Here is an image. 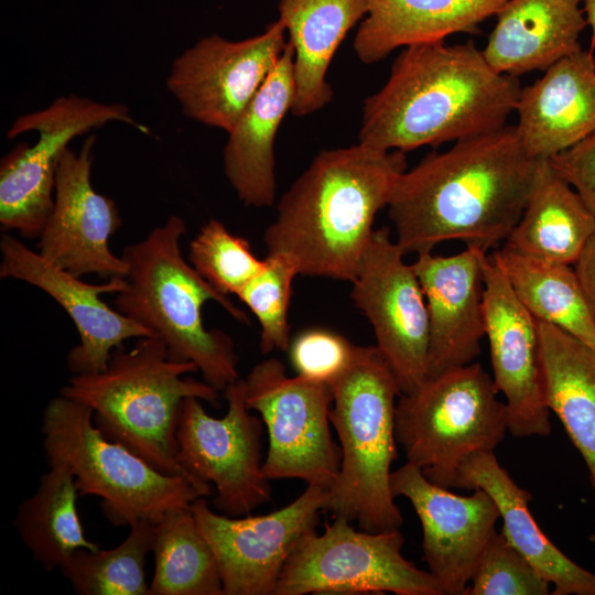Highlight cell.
<instances>
[{
    "label": "cell",
    "mask_w": 595,
    "mask_h": 595,
    "mask_svg": "<svg viewBox=\"0 0 595 595\" xmlns=\"http://www.w3.org/2000/svg\"><path fill=\"white\" fill-rule=\"evenodd\" d=\"M539 163L515 126L429 153L392 190L387 208L396 242L404 255L432 252L447 240L498 249L521 217Z\"/></svg>",
    "instance_id": "6da1fadb"
},
{
    "label": "cell",
    "mask_w": 595,
    "mask_h": 595,
    "mask_svg": "<svg viewBox=\"0 0 595 595\" xmlns=\"http://www.w3.org/2000/svg\"><path fill=\"white\" fill-rule=\"evenodd\" d=\"M521 88L473 41L403 47L385 85L364 101L358 143L405 153L498 130Z\"/></svg>",
    "instance_id": "7a4b0ae2"
},
{
    "label": "cell",
    "mask_w": 595,
    "mask_h": 595,
    "mask_svg": "<svg viewBox=\"0 0 595 595\" xmlns=\"http://www.w3.org/2000/svg\"><path fill=\"white\" fill-rule=\"evenodd\" d=\"M407 166L404 152L360 143L321 151L281 196L263 234L267 255L301 275L351 282Z\"/></svg>",
    "instance_id": "3957f363"
},
{
    "label": "cell",
    "mask_w": 595,
    "mask_h": 595,
    "mask_svg": "<svg viewBox=\"0 0 595 595\" xmlns=\"http://www.w3.org/2000/svg\"><path fill=\"white\" fill-rule=\"evenodd\" d=\"M185 234L183 218L171 215L143 239L126 246L121 255L128 267L126 284L113 304L160 338L171 358L195 364L205 382L224 391L240 379L239 357L230 336L205 327L203 306L217 302L246 325L249 317L184 258L181 240Z\"/></svg>",
    "instance_id": "277c9868"
},
{
    "label": "cell",
    "mask_w": 595,
    "mask_h": 595,
    "mask_svg": "<svg viewBox=\"0 0 595 595\" xmlns=\"http://www.w3.org/2000/svg\"><path fill=\"white\" fill-rule=\"evenodd\" d=\"M195 371V364L171 358L160 338L142 337L130 349L123 345L113 349L104 370L74 374L60 394L90 408L95 425L107 439L156 470L201 482L177 458L178 413L190 397L217 405L219 391L187 377Z\"/></svg>",
    "instance_id": "5b68a950"
},
{
    "label": "cell",
    "mask_w": 595,
    "mask_h": 595,
    "mask_svg": "<svg viewBox=\"0 0 595 595\" xmlns=\"http://www.w3.org/2000/svg\"><path fill=\"white\" fill-rule=\"evenodd\" d=\"M329 411L340 448V467L325 511L371 532L400 530L403 517L391 490L398 457L396 405L401 391L376 346H357L355 357L331 385Z\"/></svg>",
    "instance_id": "8992f818"
},
{
    "label": "cell",
    "mask_w": 595,
    "mask_h": 595,
    "mask_svg": "<svg viewBox=\"0 0 595 595\" xmlns=\"http://www.w3.org/2000/svg\"><path fill=\"white\" fill-rule=\"evenodd\" d=\"M41 432L47 463L65 462L79 495L98 497L115 526L139 519L155 522L171 510L188 508L212 495L209 484L165 475L107 439L95 425L90 408L60 393L43 411Z\"/></svg>",
    "instance_id": "52a82bcc"
},
{
    "label": "cell",
    "mask_w": 595,
    "mask_h": 595,
    "mask_svg": "<svg viewBox=\"0 0 595 595\" xmlns=\"http://www.w3.org/2000/svg\"><path fill=\"white\" fill-rule=\"evenodd\" d=\"M498 394L493 377L475 361L400 394L396 439L407 462L440 485L464 457L494 452L508 432V409Z\"/></svg>",
    "instance_id": "ba28073f"
},
{
    "label": "cell",
    "mask_w": 595,
    "mask_h": 595,
    "mask_svg": "<svg viewBox=\"0 0 595 595\" xmlns=\"http://www.w3.org/2000/svg\"><path fill=\"white\" fill-rule=\"evenodd\" d=\"M400 530H356L345 518L305 532L288 558L273 595H445L430 573L402 555Z\"/></svg>",
    "instance_id": "9c48e42d"
},
{
    "label": "cell",
    "mask_w": 595,
    "mask_h": 595,
    "mask_svg": "<svg viewBox=\"0 0 595 595\" xmlns=\"http://www.w3.org/2000/svg\"><path fill=\"white\" fill-rule=\"evenodd\" d=\"M109 122L130 125L142 132L122 104H104L77 95L61 96L41 110L18 117L7 132L13 139L36 131L33 145L17 144L0 162V225L26 239L39 238L54 204L58 163L69 142Z\"/></svg>",
    "instance_id": "30bf717a"
},
{
    "label": "cell",
    "mask_w": 595,
    "mask_h": 595,
    "mask_svg": "<svg viewBox=\"0 0 595 595\" xmlns=\"http://www.w3.org/2000/svg\"><path fill=\"white\" fill-rule=\"evenodd\" d=\"M244 385L246 404L268 433L264 476L296 478L329 490L340 467V448L331 434V386L289 377L274 357L253 366Z\"/></svg>",
    "instance_id": "8fae6325"
},
{
    "label": "cell",
    "mask_w": 595,
    "mask_h": 595,
    "mask_svg": "<svg viewBox=\"0 0 595 595\" xmlns=\"http://www.w3.org/2000/svg\"><path fill=\"white\" fill-rule=\"evenodd\" d=\"M224 393L228 409L223 418L209 415L198 398L184 399L177 458L191 476L215 486L217 512L241 517L271 499L270 479L262 472L263 422L246 404L244 379Z\"/></svg>",
    "instance_id": "7c38bea8"
},
{
    "label": "cell",
    "mask_w": 595,
    "mask_h": 595,
    "mask_svg": "<svg viewBox=\"0 0 595 595\" xmlns=\"http://www.w3.org/2000/svg\"><path fill=\"white\" fill-rule=\"evenodd\" d=\"M404 256L388 227L375 229L350 282V298L368 318L401 394L428 378L430 339L424 293Z\"/></svg>",
    "instance_id": "4fadbf2b"
},
{
    "label": "cell",
    "mask_w": 595,
    "mask_h": 595,
    "mask_svg": "<svg viewBox=\"0 0 595 595\" xmlns=\"http://www.w3.org/2000/svg\"><path fill=\"white\" fill-rule=\"evenodd\" d=\"M286 45L279 20L240 41L205 36L173 60L166 87L187 118L229 132Z\"/></svg>",
    "instance_id": "5bb4252c"
},
{
    "label": "cell",
    "mask_w": 595,
    "mask_h": 595,
    "mask_svg": "<svg viewBox=\"0 0 595 595\" xmlns=\"http://www.w3.org/2000/svg\"><path fill=\"white\" fill-rule=\"evenodd\" d=\"M328 490L307 485L291 504L262 516L229 517L213 511L205 497L191 505L210 545L223 595H273L281 571L301 537L316 528Z\"/></svg>",
    "instance_id": "9a60e30c"
},
{
    "label": "cell",
    "mask_w": 595,
    "mask_h": 595,
    "mask_svg": "<svg viewBox=\"0 0 595 595\" xmlns=\"http://www.w3.org/2000/svg\"><path fill=\"white\" fill-rule=\"evenodd\" d=\"M95 143L96 137L89 136L78 152L68 148L62 155L54 204L39 236L37 252L76 277H125L127 263L109 246L122 225L119 209L91 184Z\"/></svg>",
    "instance_id": "2e32d148"
},
{
    "label": "cell",
    "mask_w": 595,
    "mask_h": 595,
    "mask_svg": "<svg viewBox=\"0 0 595 595\" xmlns=\"http://www.w3.org/2000/svg\"><path fill=\"white\" fill-rule=\"evenodd\" d=\"M391 490L407 498L422 527L423 559L445 595H466L500 512L483 489L459 496L407 462L391 473Z\"/></svg>",
    "instance_id": "e0dca14e"
},
{
    "label": "cell",
    "mask_w": 595,
    "mask_h": 595,
    "mask_svg": "<svg viewBox=\"0 0 595 595\" xmlns=\"http://www.w3.org/2000/svg\"><path fill=\"white\" fill-rule=\"evenodd\" d=\"M0 278L33 285L51 296L67 313L76 326L79 343L66 356L73 374L104 370L113 349L131 338L151 337L143 325L110 307L100 298L118 293L125 277L102 283H87L44 259L17 237L4 232L0 240Z\"/></svg>",
    "instance_id": "ac0fdd59"
},
{
    "label": "cell",
    "mask_w": 595,
    "mask_h": 595,
    "mask_svg": "<svg viewBox=\"0 0 595 595\" xmlns=\"http://www.w3.org/2000/svg\"><path fill=\"white\" fill-rule=\"evenodd\" d=\"M485 337L493 380L505 397L508 432L516 437L551 431L539 351L538 322L488 255L484 271Z\"/></svg>",
    "instance_id": "d6986e66"
},
{
    "label": "cell",
    "mask_w": 595,
    "mask_h": 595,
    "mask_svg": "<svg viewBox=\"0 0 595 595\" xmlns=\"http://www.w3.org/2000/svg\"><path fill=\"white\" fill-rule=\"evenodd\" d=\"M487 257L483 249L467 246L452 256L421 253L411 263L429 314L428 378L468 365L480 353Z\"/></svg>",
    "instance_id": "ffe728a7"
},
{
    "label": "cell",
    "mask_w": 595,
    "mask_h": 595,
    "mask_svg": "<svg viewBox=\"0 0 595 595\" xmlns=\"http://www.w3.org/2000/svg\"><path fill=\"white\" fill-rule=\"evenodd\" d=\"M515 126L527 153L550 160L595 132V57L578 50L522 87Z\"/></svg>",
    "instance_id": "44dd1931"
},
{
    "label": "cell",
    "mask_w": 595,
    "mask_h": 595,
    "mask_svg": "<svg viewBox=\"0 0 595 595\" xmlns=\"http://www.w3.org/2000/svg\"><path fill=\"white\" fill-rule=\"evenodd\" d=\"M440 486L485 490L498 507L501 533L554 586V595H595V573L582 567L545 536L531 515V494L499 464L494 452L459 461Z\"/></svg>",
    "instance_id": "7402d4cb"
},
{
    "label": "cell",
    "mask_w": 595,
    "mask_h": 595,
    "mask_svg": "<svg viewBox=\"0 0 595 595\" xmlns=\"http://www.w3.org/2000/svg\"><path fill=\"white\" fill-rule=\"evenodd\" d=\"M293 47L288 42L223 149L224 173L238 199L249 207L275 201L274 140L294 96Z\"/></svg>",
    "instance_id": "603a6c76"
},
{
    "label": "cell",
    "mask_w": 595,
    "mask_h": 595,
    "mask_svg": "<svg viewBox=\"0 0 595 595\" xmlns=\"http://www.w3.org/2000/svg\"><path fill=\"white\" fill-rule=\"evenodd\" d=\"M483 54L498 73L545 71L578 50L587 25L582 0H508Z\"/></svg>",
    "instance_id": "cb8c5ba5"
},
{
    "label": "cell",
    "mask_w": 595,
    "mask_h": 595,
    "mask_svg": "<svg viewBox=\"0 0 595 595\" xmlns=\"http://www.w3.org/2000/svg\"><path fill=\"white\" fill-rule=\"evenodd\" d=\"M508 0H369L354 39L365 64L386 58L399 47L444 42L456 33H478L479 25Z\"/></svg>",
    "instance_id": "d4e9b609"
},
{
    "label": "cell",
    "mask_w": 595,
    "mask_h": 595,
    "mask_svg": "<svg viewBox=\"0 0 595 595\" xmlns=\"http://www.w3.org/2000/svg\"><path fill=\"white\" fill-rule=\"evenodd\" d=\"M368 3L369 0L279 1V21L294 52V116L311 115L331 102L328 66L348 31L367 14Z\"/></svg>",
    "instance_id": "484cf974"
},
{
    "label": "cell",
    "mask_w": 595,
    "mask_h": 595,
    "mask_svg": "<svg viewBox=\"0 0 595 595\" xmlns=\"http://www.w3.org/2000/svg\"><path fill=\"white\" fill-rule=\"evenodd\" d=\"M595 235V216L576 191L540 160L521 217L502 246L574 266Z\"/></svg>",
    "instance_id": "4316f807"
},
{
    "label": "cell",
    "mask_w": 595,
    "mask_h": 595,
    "mask_svg": "<svg viewBox=\"0 0 595 595\" xmlns=\"http://www.w3.org/2000/svg\"><path fill=\"white\" fill-rule=\"evenodd\" d=\"M543 392L584 459L595 491V348L538 322Z\"/></svg>",
    "instance_id": "83f0119b"
},
{
    "label": "cell",
    "mask_w": 595,
    "mask_h": 595,
    "mask_svg": "<svg viewBox=\"0 0 595 595\" xmlns=\"http://www.w3.org/2000/svg\"><path fill=\"white\" fill-rule=\"evenodd\" d=\"M489 256L537 322L553 325L595 348V321L574 266L505 246Z\"/></svg>",
    "instance_id": "f1b7e54d"
},
{
    "label": "cell",
    "mask_w": 595,
    "mask_h": 595,
    "mask_svg": "<svg viewBox=\"0 0 595 595\" xmlns=\"http://www.w3.org/2000/svg\"><path fill=\"white\" fill-rule=\"evenodd\" d=\"M48 466L34 494L20 504L14 526L34 560L52 571L61 569L75 551L99 547L85 536L72 469L63 461L48 462Z\"/></svg>",
    "instance_id": "f546056e"
},
{
    "label": "cell",
    "mask_w": 595,
    "mask_h": 595,
    "mask_svg": "<svg viewBox=\"0 0 595 595\" xmlns=\"http://www.w3.org/2000/svg\"><path fill=\"white\" fill-rule=\"evenodd\" d=\"M152 553L149 595H223L215 554L191 506L171 510L154 522Z\"/></svg>",
    "instance_id": "4dcf8cb0"
},
{
    "label": "cell",
    "mask_w": 595,
    "mask_h": 595,
    "mask_svg": "<svg viewBox=\"0 0 595 595\" xmlns=\"http://www.w3.org/2000/svg\"><path fill=\"white\" fill-rule=\"evenodd\" d=\"M129 534L108 550L79 549L61 572L79 595H149L147 555L152 552L154 522L139 519Z\"/></svg>",
    "instance_id": "1f68e13d"
},
{
    "label": "cell",
    "mask_w": 595,
    "mask_h": 595,
    "mask_svg": "<svg viewBox=\"0 0 595 595\" xmlns=\"http://www.w3.org/2000/svg\"><path fill=\"white\" fill-rule=\"evenodd\" d=\"M188 261L219 293L229 296L255 278L266 264L250 244L217 219L208 220L188 246Z\"/></svg>",
    "instance_id": "d6a6232c"
},
{
    "label": "cell",
    "mask_w": 595,
    "mask_h": 595,
    "mask_svg": "<svg viewBox=\"0 0 595 595\" xmlns=\"http://www.w3.org/2000/svg\"><path fill=\"white\" fill-rule=\"evenodd\" d=\"M264 268L237 294L260 325L259 348L263 355L290 346L289 306L292 282L299 275L291 260L267 255Z\"/></svg>",
    "instance_id": "836d02e7"
},
{
    "label": "cell",
    "mask_w": 595,
    "mask_h": 595,
    "mask_svg": "<svg viewBox=\"0 0 595 595\" xmlns=\"http://www.w3.org/2000/svg\"><path fill=\"white\" fill-rule=\"evenodd\" d=\"M550 585L505 536L496 531L478 561L466 595H547Z\"/></svg>",
    "instance_id": "e575fe53"
},
{
    "label": "cell",
    "mask_w": 595,
    "mask_h": 595,
    "mask_svg": "<svg viewBox=\"0 0 595 595\" xmlns=\"http://www.w3.org/2000/svg\"><path fill=\"white\" fill-rule=\"evenodd\" d=\"M288 350L299 376L331 386L351 364L357 345L335 332L312 328L300 333Z\"/></svg>",
    "instance_id": "d590c367"
},
{
    "label": "cell",
    "mask_w": 595,
    "mask_h": 595,
    "mask_svg": "<svg viewBox=\"0 0 595 595\" xmlns=\"http://www.w3.org/2000/svg\"><path fill=\"white\" fill-rule=\"evenodd\" d=\"M549 161L595 216V132Z\"/></svg>",
    "instance_id": "8d00e7d4"
},
{
    "label": "cell",
    "mask_w": 595,
    "mask_h": 595,
    "mask_svg": "<svg viewBox=\"0 0 595 595\" xmlns=\"http://www.w3.org/2000/svg\"><path fill=\"white\" fill-rule=\"evenodd\" d=\"M574 268L595 321V235L575 262Z\"/></svg>",
    "instance_id": "74e56055"
},
{
    "label": "cell",
    "mask_w": 595,
    "mask_h": 595,
    "mask_svg": "<svg viewBox=\"0 0 595 595\" xmlns=\"http://www.w3.org/2000/svg\"><path fill=\"white\" fill-rule=\"evenodd\" d=\"M582 6L587 24L591 25L595 34V0H582Z\"/></svg>",
    "instance_id": "f35d334b"
},
{
    "label": "cell",
    "mask_w": 595,
    "mask_h": 595,
    "mask_svg": "<svg viewBox=\"0 0 595 595\" xmlns=\"http://www.w3.org/2000/svg\"><path fill=\"white\" fill-rule=\"evenodd\" d=\"M589 540H591V541L594 543V545H595V531L591 534Z\"/></svg>",
    "instance_id": "ab89813d"
}]
</instances>
